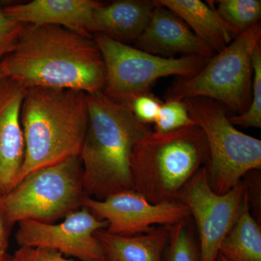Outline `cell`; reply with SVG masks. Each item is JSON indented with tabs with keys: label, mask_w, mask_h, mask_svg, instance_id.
<instances>
[{
	"label": "cell",
	"mask_w": 261,
	"mask_h": 261,
	"mask_svg": "<svg viewBox=\"0 0 261 261\" xmlns=\"http://www.w3.org/2000/svg\"><path fill=\"white\" fill-rule=\"evenodd\" d=\"M6 78L24 89L102 91L106 65L93 37L57 25H25L16 46L0 63Z\"/></svg>",
	"instance_id": "6da1fadb"
},
{
	"label": "cell",
	"mask_w": 261,
	"mask_h": 261,
	"mask_svg": "<svg viewBox=\"0 0 261 261\" xmlns=\"http://www.w3.org/2000/svg\"><path fill=\"white\" fill-rule=\"evenodd\" d=\"M89 123L80 160L87 197L101 200L133 190L130 158L134 147L152 132L128 106L102 91L87 94Z\"/></svg>",
	"instance_id": "7a4b0ae2"
},
{
	"label": "cell",
	"mask_w": 261,
	"mask_h": 261,
	"mask_svg": "<svg viewBox=\"0 0 261 261\" xmlns=\"http://www.w3.org/2000/svg\"><path fill=\"white\" fill-rule=\"evenodd\" d=\"M20 122L25 142L21 180L40 168L80 157L89 123L87 94L70 89H25Z\"/></svg>",
	"instance_id": "3957f363"
},
{
	"label": "cell",
	"mask_w": 261,
	"mask_h": 261,
	"mask_svg": "<svg viewBox=\"0 0 261 261\" xmlns=\"http://www.w3.org/2000/svg\"><path fill=\"white\" fill-rule=\"evenodd\" d=\"M208 158L205 136L197 125L168 133L153 130L134 147L130 158L133 190L151 203L174 202Z\"/></svg>",
	"instance_id": "277c9868"
},
{
	"label": "cell",
	"mask_w": 261,
	"mask_h": 261,
	"mask_svg": "<svg viewBox=\"0 0 261 261\" xmlns=\"http://www.w3.org/2000/svg\"><path fill=\"white\" fill-rule=\"evenodd\" d=\"M260 40L257 24L211 57L195 75L177 78L166 91L165 99L208 98L234 115L245 112L252 99V56Z\"/></svg>",
	"instance_id": "5b68a950"
},
{
	"label": "cell",
	"mask_w": 261,
	"mask_h": 261,
	"mask_svg": "<svg viewBox=\"0 0 261 261\" xmlns=\"http://www.w3.org/2000/svg\"><path fill=\"white\" fill-rule=\"evenodd\" d=\"M87 197L80 157L27 175L0 197V209L12 226L24 221L53 224L83 207Z\"/></svg>",
	"instance_id": "8992f818"
},
{
	"label": "cell",
	"mask_w": 261,
	"mask_h": 261,
	"mask_svg": "<svg viewBox=\"0 0 261 261\" xmlns=\"http://www.w3.org/2000/svg\"><path fill=\"white\" fill-rule=\"evenodd\" d=\"M189 114L205 136V168L211 189L223 195L252 171L261 168V141L239 130L221 105L205 97L184 99Z\"/></svg>",
	"instance_id": "52a82bcc"
},
{
	"label": "cell",
	"mask_w": 261,
	"mask_h": 261,
	"mask_svg": "<svg viewBox=\"0 0 261 261\" xmlns=\"http://www.w3.org/2000/svg\"><path fill=\"white\" fill-rule=\"evenodd\" d=\"M93 38L106 65L102 92L115 102L126 106L136 97L150 92L160 79L169 75L192 76L211 58L197 56L163 58L102 34H94Z\"/></svg>",
	"instance_id": "ba28073f"
},
{
	"label": "cell",
	"mask_w": 261,
	"mask_h": 261,
	"mask_svg": "<svg viewBox=\"0 0 261 261\" xmlns=\"http://www.w3.org/2000/svg\"><path fill=\"white\" fill-rule=\"evenodd\" d=\"M176 201L188 207L199 234L200 261H216L220 246L249 202L248 188L242 180L223 195L211 189L205 167L183 187Z\"/></svg>",
	"instance_id": "9c48e42d"
},
{
	"label": "cell",
	"mask_w": 261,
	"mask_h": 261,
	"mask_svg": "<svg viewBox=\"0 0 261 261\" xmlns=\"http://www.w3.org/2000/svg\"><path fill=\"white\" fill-rule=\"evenodd\" d=\"M18 226L15 240L19 247L51 249L80 261L103 260L102 247L95 233L106 229L107 222L84 206L57 224L24 221Z\"/></svg>",
	"instance_id": "30bf717a"
},
{
	"label": "cell",
	"mask_w": 261,
	"mask_h": 261,
	"mask_svg": "<svg viewBox=\"0 0 261 261\" xmlns=\"http://www.w3.org/2000/svg\"><path fill=\"white\" fill-rule=\"evenodd\" d=\"M83 206L107 222L108 232L119 236L142 234L156 226H172L191 217L188 207L178 201L151 203L133 190L101 200L87 197Z\"/></svg>",
	"instance_id": "8fae6325"
},
{
	"label": "cell",
	"mask_w": 261,
	"mask_h": 261,
	"mask_svg": "<svg viewBox=\"0 0 261 261\" xmlns=\"http://www.w3.org/2000/svg\"><path fill=\"white\" fill-rule=\"evenodd\" d=\"M25 89L9 78L0 80V197L20 181L25 142L20 110Z\"/></svg>",
	"instance_id": "7c38bea8"
},
{
	"label": "cell",
	"mask_w": 261,
	"mask_h": 261,
	"mask_svg": "<svg viewBox=\"0 0 261 261\" xmlns=\"http://www.w3.org/2000/svg\"><path fill=\"white\" fill-rule=\"evenodd\" d=\"M154 5L150 20L135 42V47L163 58H176L177 55L214 56V51L195 35L181 18L168 8Z\"/></svg>",
	"instance_id": "4fadbf2b"
},
{
	"label": "cell",
	"mask_w": 261,
	"mask_h": 261,
	"mask_svg": "<svg viewBox=\"0 0 261 261\" xmlns=\"http://www.w3.org/2000/svg\"><path fill=\"white\" fill-rule=\"evenodd\" d=\"M102 3L94 0H34L3 6L9 18L24 25H57L87 37L92 14Z\"/></svg>",
	"instance_id": "5bb4252c"
},
{
	"label": "cell",
	"mask_w": 261,
	"mask_h": 261,
	"mask_svg": "<svg viewBox=\"0 0 261 261\" xmlns=\"http://www.w3.org/2000/svg\"><path fill=\"white\" fill-rule=\"evenodd\" d=\"M154 7V1L147 0L102 3L94 10L89 33L102 34L123 44L135 43L147 27Z\"/></svg>",
	"instance_id": "9a60e30c"
},
{
	"label": "cell",
	"mask_w": 261,
	"mask_h": 261,
	"mask_svg": "<svg viewBox=\"0 0 261 261\" xmlns=\"http://www.w3.org/2000/svg\"><path fill=\"white\" fill-rule=\"evenodd\" d=\"M171 226H159L135 236H119L99 230L95 235L102 247V261H163Z\"/></svg>",
	"instance_id": "2e32d148"
},
{
	"label": "cell",
	"mask_w": 261,
	"mask_h": 261,
	"mask_svg": "<svg viewBox=\"0 0 261 261\" xmlns=\"http://www.w3.org/2000/svg\"><path fill=\"white\" fill-rule=\"evenodd\" d=\"M154 3L177 15L214 53L222 50L232 41V36L215 10L214 2L213 6L200 0H155Z\"/></svg>",
	"instance_id": "e0dca14e"
},
{
	"label": "cell",
	"mask_w": 261,
	"mask_h": 261,
	"mask_svg": "<svg viewBox=\"0 0 261 261\" xmlns=\"http://www.w3.org/2000/svg\"><path fill=\"white\" fill-rule=\"evenodd\" d=\"M219 253L228 261H261V227L245 206L226 235Z\"/></svg>",
	"instance_id": "ac0fdd59"
},
{
	"label": "cell",
	"mask_w": 261,
	"mask_h": 261,
	"mask_svg": "<svg viewBox=\"0 0 261 261\" xmlns=\"http://www.w3.org/2000/svg\"><path fill=\"white\" fill-rule=\"evenodd\" d=\"M216 3L215 10L232 37L259 24L260 0H220Z\"/></svg>",
	"instance_id": "d6986e66"
},
{
	"label": "cell",
	"mask_w": 261,
	"mask_h": 261,
	"mask_svg": "<svg viewBox=\"0 0 261 261\" xmlns=\"http://www.w3.org/2000/svg\"><path fill=\"white\" fill-rule=\"evenodd\" d=\"M188 220L171 226L165 261H200L198 245L189 226Z\"/></svg>",
	"instance_id": "ffe728a7"
},
{
	"label": "cell",
	"mask_w": 261,
	"mask_h": 261,
	"mask_svg": "<svg viewBox=\"0 0 261 261\" xmlns=\"http://www.w3.org/2000/svg\"><path fill=\"white\" fill-rule=\"evenodd\" d=\"M252 93L251 102L245 112L229 117L233 125L260 128L261 127V46L252 56Z\"/></svg>",
	"instance_id": "44dd1931"
},
{
	"label": "cell",
	"mask_w": 261,
	"mask_h": 261,
	"mask_svg": "<svg viewBox=\"0 0 261 261\" xmlns=\"http://www.w3.org/2000/svg\"><path fill=\"white\" fill-rule=\"evenodd\" d=\"M154 123L153 132L162 134L196 125L183 100H167L163 102Z\"/></svg>",
	"instance_id": "7402d4cb"
},
{
	"label": "cell",
	"mask_w": 261,
	"mask_h": 261,
	"mask_svg": "<svg viewBox=\"0 0 261 261\" xmlns=\"http://www.w3.org/2000/svg\"><path fill=\"white\" fill-rule=\"evenodd\" d=\"M25 27L5 14L0 3V63L14 49Z\"/></svg>",
	"instance_id": "603a6c76"
},
{
	"label": "cell",
	"mask_w": 261,
	"mask_h": 261,
	"mask_svg": "<svg viewBox=\"0 0 261 261\" xmlns=\"http://www.w3.org/2000/svg\"><path fill=\"white\" fill-rule=\"evenodd\" d=\"M162 104L161 99L149 92L136 97L128 107L138 121L149 125L157 119Z\"/></svg>",
	"instance_id": "cb8c5ba5"
},
{
	"label": "cell",
	"mask_w": 261,
	"mask_h": 261,
	"mask_svg": "<svg viewBox=\"0 0 261 261\" xmlns=\"http://www.w3.org/2000/svg\"><path fill=\"white\" fill-rule=\"evenodd\" d=\"M6 261H80L68 258L61 252L39 247H19L13 255H8Z\"/></svg>",
	"instance_id": "d4e9b609"
},
{
	"label": "cell",
	"mask_w": 261,
	"mask_h": 261,
	"mask_svg": "<svg viewBox=\"0 0 261 261\" xmlns=\"http://www.w3.org/2000/svg\"><path fill=\"white\" fill-rule=\"evenodd\" d=\"M13 228L0 209V255L8 254L7 250L9 246L10 235Z\"/></svg>",
	"instance_id": "484cf974"
},
{
	"label": "cell",
	"mask_w": 261,
	"mask_h": 261,
	"mask_svg": "<svg viewBox=\"0 0 261 261\" xmlns=\"http://www.w3.org/2000/svg\"><path fill=\"white\" fill-rule=\"evenodd\" d=\"M216 261H228L227 259L225 258L224 256H223L221 254L219 253V255H218L217 257H216Z\"/></svg>",
	"instance_id": "4316f807"
},
{
	"label": "cell",
	"mask_w": 261,
	"mask_h": 261,
	"mask_svg": "<svg viewBox=\"0 0 261 261\" xmlns=\"http://www.w3.org/2000/svg\"><path fill=\"white\" fill-rule=\"evenodd\" d=\"M8 254H6L5 255H0V261L6 260L7 257H8Z\"/></svg>",
	"instance_id": "83f0119b"
},
{
	"label": "cell",
	"mask_w": 261,
	"mask_h": 261,
	"mask_svg": "<svg viewBox=\"0 0 261 261\" xmlns=\"http://www.w3.org/2000/svg\"><path fill=\"white\" fill-rule=\"evenodd\" d=\"M5 75L4 73H3V72L2 71L1 68H0V80H2V79L5 78Z\"/></svg>",
	"instance_id": "f1b7e54d"
},
{
	"label": "cell",
	"mask_w": 261,
	"mask_h": 261,
	"mask_svg": "<svg viewBox=\"0 0 261 261\" xmlns=\"http://www.w3.org/2000/svg\"><path fill=\"white\" fill-rule=\"evenodd\" d=\"M5 261H6V260H5Z\"/></svg>",
	"instance_id": "f546056e"
}]
</instances>
